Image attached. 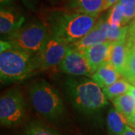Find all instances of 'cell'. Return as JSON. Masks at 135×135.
I'll list each match as a JSON object with an SVG mask.
<instances>
[{
    "mask_svg": "<svg viewBox=\"0 0 135 135\" xmlns=\"http://www.w3.org/2000/svg\"><path fill=\"white\" fill-rule=\"evenodd\" d=\"M97 19L91 15L57 10L49 14L46 25L50 34L71 45L83 38L96 24Z\"/></svg>",
    "mask_w": 135,
    "mask_h": 135,
    "instance_id": "obj_1",
    "label": "cell"
},
{
    "mask_svg": "<svg viewBox=\"0 0 135 135\" xmlns=\"http://www.w3.org/2000/svg\"><path fill=\"white\" fill-rule=\"evenodd\" d=\"M65 86L74 107L86 115H92L108 104L102 88L92 79L69 77Z\"/></svg>",
    "mask_w": 135,
    "mask_h": 135,
    "instance_id": "obj_2",
    "label": "cell"
},
{
    "mask_svg": "<svg viewBox=\"0 0 135 135\" xmlns=\"http://www.w3.org/2000/svg\"><path fill=\"white\" fill-rule=\"evenodd\" d=\"M38 71L37 53L15 47L0 53V79L2 83L24 80Z\"/></svg>",
    "mask_w": 135,
    "mask_h": 135,
    "instance_id": "obj_3",
    "label": "cell"
},
{
    "mask_svg": "<svg viewBox=\"0 0 135 135\" xmlns=\"http://www.w3.org/2000/svg\"><path fill=\"white\" fill-rule=\"evenodd\" d=\"M29 95L35 110L49 120L58 119L65 112V105L59 92L45 80L34 83Z\"/></svg>",
    "mask_w": 135,
    "mask_h": 135,
    "instance_id": "obj_4",
    "label": "cell"
},
{
    "mask_svg": "<svg viewBox=\"0 0 135 135\" xmlns=\"http://www.w3.org/2000/svg\"><path fill=\"white\" fill-rule=\"evenodd\" d=\"M49 35L50 32L46 23L35 21L23 25L10 37L8 41L15 48L38 53L42 48Z\"/></svg>",
    "mask_w": 135,
    "mask_h": 135,
    "instance_id": "obj_5",
    "label": "cell"
},
{
    "mask_svg": "<svg viewBox=\"0 0 135 135\" xmlns=\"http://www.w3.org/2000/svg\"><path fill=\"white\" fill-rule=\"evenodd\" d=\"M25 116V103L17 89H11L2 95L0 98V122L4 126L18 125Z\"/></svg>",
    "mask_w": 135,
    "mask_h": 135,
    "instance_id": "obj_6",
    "label": "cell"
},
{
    "mask_svg": "<svg viewBox=\"0 0 135 135\" xmlns=\"http://www.w3.org/2000/svg\"><path fill=\"white\" fill-rule=\"evenodd\" d=\"M68 47V44L50 34L41 50L37 53L39 71L59 65L67 53Z\"/></svg>",
    "mask_w": 135,
    "mask_h": 135,
    "instance_id": "obj_7",
    "label": "cell"
},
{
    "mask_svg": "<svg viewBox=\"0 0 135 135\" xmlns=\"http://www.w3.org/2000/svg\"><path fill=\"white\" fill-rule=\"evenodd\" d=\"M59 68L62 72L73 77H92L93 74L86 56L81 50L69 45L67 53L59 64Z\"/></svg>",
    "mask_w": 135,
    "mask_h": 135,
    "instance_id": "obj_8",
    "label": "cell"
},
{
    "mask_svg": "<svg viewBox=\"0 0 135 135\" xmlns=\"http://www.w3.org/2000/svg\"><path fill=\"white\" fill-rule=\"evenodd\" d=\"M25 17L15 8L7 6L2 7L0 11V32L9 38L23 25Z\"/></svg>",
    "mask_w": 135,
    "mask_h": 135,
    "instance_id": "obj_9",
    "label": "cell"
},
{
    "mask_svg": "<svg viewBox=\"0 0 135 135\" xmlns=\"http://www.w3.org/2000/svg\"><path fill=\"white\" fill-rule=\"evenodd\" d=\"M108 26L109 24L107 22L106 18H101L83 38L71 44V46L78 50H83L98 44L107 41Z\"/></svg>",
    "mask_w": 135,
    "mask_h": 135,
    "instance_id": "obj_10",
    "label": "cell"
},
{
    "mask_svg": "<svg viewBox=\"0 0 135 135\" xmlns=\"http://www.w3.org/2000/svg\"><path fill=\"white\" fill-rule=\"evenodd\" d=\"M111 47V42L105 41L104 43L98 44L89 48L81 50L86 56L93 74L101 65L109 63Z\"/></svg>",
    "mask_w": 135,
    "mask_h": 135,
    "instance_id": "obj_11",
    "label": "cell"
},
{
    "mask_svg": "<svg viewBox=\"0 0 135 135\" xmlns=\"http://www.w3.org/2000/svg\"><path fill=\"white\" fill-rule=\"evenodd\" d=\"M120 74L110 63H106L97 69L92 75L91 79L104 89L117 81L120 78Z\"/></svg>",
    "mask_w": 135,
    "mask_h": 135,
    "instance_id": "obj_12",
    "label": "cell"
},
{
    "mask_svg": "<svg viewBox=\"0 0 135 135\" xmlns=\"http://www.w3.org/2000/svg\"><path fill=\"white\" fill-rule=\"evenodd\" d=\"M128 53V47L126 44V40L112 43L109 63H110L121 74L125 71Z\"/></svg>",
    "mask_w": 135,
    "mask_h": 135,
    "instance_id": "obj_13",
    "label": "cell"
},
{
    "mask_svg": "<svg viewBox=\"0 0 135 135\" xmlns=\"http://www.w3.org/2000/svg\"><path fill=\"white\" fill-rule=\"evenodd\" d=\"M104 0H70V6L75 12L98 17L103 11Z\"/></svg>",
    "mask_w": 135,
    "mask_h": 135,
    "instance_id": "obj_14",
    "label": "cell"
},
{
    "mask_svg": "<svg viewBox=\"0 0 135 135\" xmlns=\"http://www.w3.org/2000/svg\"><path fill=\"white\" fill-rule=\"evenodd\" d=\"M128 125L127 119L114 107H111L107 116V126L111 135L121 134Z\"/></svg>",
    "mask_w": 135,
    "mask_h": 135,
    "instance_id": "obj_15",
    "label": "cell"
},
{
    "mask_svg": "<svg viewBox=\"0 0 135 135\" xmlns=\"http://www.w3.org/2000/svg\"><path fill=\"white\" fill-rule=\"evenodd\" d=\"M112 101L116 110L125 116L126 119L135 111V99L129 93L117 97Z\"/></svg>",
    "mask_w": 135,
    "mask_h": 135,
    "instance_id": "obj_16",
    "label": "cell"
},
{
    "mask_svg": "<svg viewBox=\"0 0 135 135\" xmlns=\"http://www.w3.org/2000/svg\"><path fill=\"white\" fill-rule=\"evenodd\" d=\"M130 84L125 78H119L112 85L105 87L103 89L105 96L109 100H113L117 97L128 92Z\"/></svg>",
    "mask_w": 135,
    "mask_h": 135,
    "instance_id": "obj_17",
    "label": "cell"
},
{
    "mask_svg": "<svg viewBox=\"0 0 135 135\" xmlns=\"http://www.w3.org/2000/svg\"><path fill=\"white\" fill-rule=\"evenodd\" d=\"M106 20L108 24L113 28L125 26V10L123 5L118 2L113 6L107 16Z\"/></svg>",
    "mask_w": 135,
    "mask_h": 135,
    "instance_id": "obj_18",
    "label": "cell"
},
{
    "mask_svg": "<svg viewBox=\"0 0 135 135\" xmlns=\"http://www.w3.org/2000/svg\"><path fill=\"white\" fill-rule=\"evenodd\" d=\"M122 75L128 82L135 86V45L128 47V58Z\"/></svg>",
    "mask_w": 135,
    "mask_h": 135,
    "instance_id": "obj_19",
    "label": "cell"
},
{
    "mask_svg": "<svg viewBox=\"0 0 135 135\" xmlns=\"http://www.w3.org/2000/svg\"><path fill=\"white\" fill-rule=\"evenodd\" d=\"M26 135H60L58 132L38 121L30 122L26 128Z\"/></svg>",
    "mask_w": 135,
    "mask_h": 135,
    "instance_id": "obj_20",
    "label": "cell"
},
{
    "mask_svg": "<svg viewBox=\"0 0 135 135\" xmlns=\"http://www.w3.org/2000/svg\"><path fill=\"white\" fill-rule=\"evenodd\" d=\"M128 33V26H123L120 27L113 28L109 25L107 29V41L114 43L126 40Z\"/></svg>",
    "mask_w": 135,
    "mask_h": 135,
    "instance_id": "obj_21",
    "label": "cell"
},
{
    "mask_svg": "<svg viewBox=\"0 0 135 135\" xmlns=\"http://www.w3.org/2000/svg\"><path fill=\"white\" fill-rule=\"evenodd\" d=\"M123 5L125 10V22L124 25L126 26L131 20L135 18V0H120L119 2Z\"/></svg>",
    "mask_w": 135,
    "mask_h": 135,
    "instance_id": "obj_22",
    "label": "cell"
},
{
    "mask_svg": "<svg viewBox=\"0 0 135 135\" xmlns=\"http://www.w3.org/2000/svg\"><path fill=\"white\" fill-rule=\"evenodd\" d=\"M126 44L128 47L135 45V18L128 25V33L126 38Z\"/></svg>",
    "mask_w": 135,
    "mask_h": 135,
    "instance_id": "obj_23",
    "label": "cell"
},
{
    "mask_svg": "<svg viewBox=\"0 0 135 135\" xmlns=\"http://www.w3.org/2000/svg\"><path fill=\"white\" fill-rule=\"evenodd\" d=\"M12 47H13V46H12V44H11L10 41L1 40V42H0V53H3V52L12 48Z\"/></svg>",
    "mask_w": 135,
    "mask_h": 135,
    "instance_id": "obj_24",
    "label": "cell"
},
{
    "mask_svg": "<svg viewBox=\"0 0 135 135\" xmlns=\"http://www.w3.org/2000/svg\"><path fill=\"white\" fill-rule=\"evenodd\" d=\"M120 0H104V8H103V11L106 10L111 8L113 6L117 4Z\"/></svg>",
    "mask_w": 135,
    "mask_h": 135,
    "instance_id": "obj_25",
    "label": "cell"
},
{
    "mask_svg": "<svg viewBox=\"0 0 135 135\" xmlns=\"http://www.w3.org/2000/svg\"><path fill=\"white\" fill-rule=\"evenodd\" d=\"M127 122H128V126L135 129V111L130 117H128L127 119Z\"/></svg>",
    "mask_w": 135,
    "mask_h": 135,
    "instance_id": "obj_26",
    "label": "cell"
},
{
    "mask_svg": "<svg viewBox=\"0 0 135 135\" xmlns=\"http://www.w3.org/2000/svg\"><path fill=\"white\" fill-rule=\"evenodd\" d=\"M119 135H135V130L131 126H127L125 131Z\"/></svg>",
    "mask_w": 135,
    "mask_h": 135,
    "instance_id": "obj_27",
    "label": "cell"
},
{
    "mask_svg": "<svg viewBox=\"0 0 135 135\" xmlns=\"http://www.w3.org/2000/svg\"><path fill=\"white\" fill-rule=\"evenodd\" d=\"M13 1H14V0H0L1 8H2V7H7V6H9Z\"/></svg>",
    "mask_w": 135,
    "mask_h": 135,
    "instance_id": "obj_28",
    "label": "cell"
},
{
    "mask_svg": "<svg viewBox=\"0 0 135 135\" xmlns=\"http://www.w3.org/2000/svg\"><path fill=\"white\" fill-rule=\"evenodd\" d=\"M128 93H129L135 99V86H134V85H131L130 84L129 90H128Z\"/></svg>",
    "mask_w": 135,
    "mask_h": 135,
    "instance_id": "obj_29",
    "label": "cell"
},
{
    "mask_svg": "<svg viewBox=\"0 0 135 135\" xmlns=\"http://www.w3.org/2000/svg\"><path fill=\"white\" fill-rule=\"evenodd\" d=\"M24 2L25 3L29 6H32L33 5V1H35V0H23Z\"/></svg>",
    "mask_w": 135,
    "mask_h": 135,
    "instance_id": "obj_30",
    "label": "cell"
}]
</instances>
